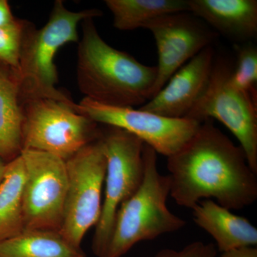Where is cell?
<instances>
[{"instance_id": "obj_1", "label": "cell", "mask_w": 257, "mask_h": 257, "mask_svg": "<svg viewBox=\"0 0 257 257\" xmlns=\"http://www.w3.org/2000/svg\"><path fill=\"white\" fill-rule=\"evenodd\" d=\"M170 196L181 207L192 209L201 201L215 199L229 210H241L257 199V174L245 152L214 120L201 123L192 138L167 157Z\"/></svg>"}, {"instance_id": "obj_2", "label": "cell", "mask_w": 257, "mask_h": 257, "mask_svg": "<svg viewBox=\"0 0 257 257\" xmlns=\"http://www.w3.org/2000/svg\"><path fill=\"white\" fill-rule=\"evenodd\" d=\"M77 52V80L85 98L104 105L142 106L150 100L156 66L140 63L126 52L108 45L94 19L83 20Z\"/></svg>"}, {"instance_id": "obj_3", "label": "cell", "mask_w": 257, "mask_h": 257, "mask_svg": "<svg viewBox=\"0 0 257 257\" xmlns=\"http://www.w3.org/2000/svg\"><path fill=\"white\" fill-rule=\"evenodd\" d=\"M101 15L100 10L96 9L72 12L67 9L63 1L57 0L43 28H35L30 23L24 38L18 71L22 102L44 98L75 105L56 87L58 74L55 57L66 44L79 42V23Z\"/></svg>"}, {"instance_id": "obj_4", "label": "cell", "mask_w": 257, "mask_h": 257, "mask_svg": "<svg viewBox=\"0 0 257 257\" xmlns=\"http://www.w3.org/2000/svg\"><path fill=\"white\" fill-rule=\"evenodd\" d=\"M145 175L140 188L121 204L109 244L103 257H122L137 243L153 240L161 235L176 232L186 221L167 206L170 180L157 167V153L144 145Z\"/></svg>"}, {"instance_id": "obj_5", "label": "cell", "mask_w": 257, "mask_h": 257, "mask_svg": "<svg viewBox=\"0 0 257 257\" xmlns=\"http://www.w3.org/2000/svg\"><path fill=\"white\" fill-rule=\"evenodd\" d=\"M23 150L45 152L67 161L100 137L97 124L70 105L52 99L22 102Z\"/></svg>"}, {"instance_id": "obj_6", "label": "cell", "mask_w": 257, "mask_h": 257, "mask_svg": "<svg viewBox=\"0 0 257 257\" xmlns=\"http://www.w3.org/2000/svg\"><path fill=\"white\" fill-rule=\"evenodd\" d=\"M100 139L106 160L104 199L92 243V252L103 257L121 204L138 191L145 175L144 144L121 128L107 126Z\"/></svg>"}, {"instance_id": "obj_7", "label": "cell", "mask_w": 257, "mask_h": 257, "mask_svg": "<svg viewBox=\"0 0 257 257\" xmlns=\"http://www.w3.org/2000/svg\"><path fill=\"white\" fill-rule=\"evenodd\" d=\"M232 69L226 59L214 61L205 92L186 117L222 123L239 142L248 165L257 174V96L233 84Z\"/></svg>"}, {"instance_id": "obj_8", "label": "cell", "mask_w": 257, "mask_h": 257, "mask_svg": "<svg viewBox=\"0 0 257 257\" xmlns=\"http://www.w3.org/2000/svg\"><path fill=\"white\" fill-rule=\"evenodd\" d=\"M67 196L60 234L81 247L86 233L99 221L106 160L100 137L66 161Z\"/></svg>"}, {"instance_id": "obj_9", "label": "cell", "mask_w": 257, "mask_h": 257, "mask_svg": "<svg viewBox=\"0 0 257 257\" xmlns=\"http://www.w3.org/2000/svg\"><path fill=\"white\" fill-rule=\"evenodd\" d=\"M25 179L23 188L25 229L60 232L67 196L66 162L35 150H22Z\"/></svg>"}, {"instance_id": "obj_10", "label": "cell", "mask_w": 257, "mask_h": 257, "mask_svg": "<svg viewBox=\"0 0 257 257\" xmlns=\"http://www.w3.org/2000/svg\"><path fill=\"white\" fill-rule=\"evenodd\" d=\"M77 111L96 124L125 130L167 157L178 152L201 124L189 118L175 119L140 108L104 105L85 97L77 104Z\"/></svg>"}, {"instance_id": "obj_11", "label": "cell", "mask_w": 257, "mask_h": 257, "mask_svg": "<svg viewBox=\"0 0 257 257\" xmlns=\"http://www.w3.org/2000/svg\"><path fill=\"white\" fill-rule=\"evenodd\" d=\"M143 28L153 35L158 54L157 77L151 98L160 92L178 69L210 46L218 36L207 24L189 12L159 17L145 23Z\"/></svg>"}, {"instance_id": "obj_12", "label": "cell", "mask_w": 257, "mask_h": 257, "mask_svg": "<svg viewBox=\"0 0 257 257\" xmlns=\"http://www.w3.org/2000/svg\"><path fill=\"white\" fill-rule=\"evenodd\" d=\"M215 61L213 47L194 56L140 109L169 118H185L205 92Z\"/></svg>"}, {"instance_id": "obj_13", "label": "cell", "mask_w": 257, "mask_h": 257, "mask_svg": "<svg viewBox=\"0 0 257 257\" xmlns=\"http://www.w3.org/2000/svg\"><path fill=\"white\" fill-rule=\"evenodd\" d=\"M189 13L219 35L248 42L257 35L256 0H188Z\"/></svg>"}, {"instance_id": "obj_14", "label": "cell", "mask_w": 257, "mask_h": 257, "mask_svg": "<svg viewBox=\"0 0 257 257\" xmlns=\"http://www.w3.org/2000/svg\"><path fill=\"white\" fill-rule=\"evenodd\" d=\"M192 211L194 222L212 236L219 252L256 247L257 229L246 218L233 214L212 199L201 201Z\"/></svg>"}, {"instance_id": "obj_15", "label": "cell", "mask_w": 257, "mask_h": 257, "mask_svg": "<svg viewBox=\"0 0 257 257\" xmlns=\"http://www.w3.org/2000/svg\"><path fill=\"white\" fill-rule=\"evenodd\" d=\"M23 124L18 72L0 62V160L5 163L21 154Z\"/></svg>"}, {"instance_id": "obj_16", "label": "cell", "mask_w": 257, "mask_h": 257, "mask_svg": "<svg viewBox=\"0 0 257 257\" xmlns=\"http://www.w3.org/2000/svg\"><path fill=\"white\" fill-rule=\"evenodd\" d=\"M0 257H87L57 231L27 230L0 241Z\"/></svg>"}, {"instance_id": "obj_17", "label": "cell", "mask_w": 257, "mask_h": 257, "mask_svg": "<svg viewBox=\"0 0 257 257\" xmlns=\"http://www.w3.org/2000/svg\"><path fill=\"white\" fill-rule=\"evenodd\" d=\"M25 172L21 155L6 164L0 182V241L25 230L23 188Z\"/></svg>"}, {"instance_id": "obj_18", "label": "cell", "mask_w": 257, "mask_h": 257, "mask_svg": "<svg viewBox=\"0 0 257 257\" xmlns=\"http://www.w3.org/2000/svg\"><path fill=\"white\" fill-rule=\"evenodd\" d=\"M113 25L121 31L143 28L150 20L172 13L189 12L188 0H106Z\"/></svg>"}, {"instance_id": "obj_19", "label": "cell", "mask_w": 257, "mask_h": 257, "mask_svg": "<svg viewBox=\"0 0 257 257\" xmlns=\"http://www.w3.org/2000/svg\"><path fill=\"white\" fill-rule=\"evenodd\" d=\"M236 64L231 81L236 87L257 96V48L251 42L235 44Z\"/></svg>"}, {"instance_id": "obj_20", "label": "cell", "mask_w": 257, "mask_h": 257, "mask_svg": "<svg viewBox=\"0 0 257 257\" xmlns=\"http://www.w3.org/2000/svg\"><path fill=\"white\" fill-rule=\"evenodd\" d=\"M30 23L16 18L8 26L0 28V62L17 72L24 38Z\"/></svg>"}, {"instance_id": "obj_21", "label": "cell", "mask_w": 257, "mask_h": 257, "mask_svg": "<svg viewBox=\"0 0 257 257\" xmlns=\"http://www.w3.org/2000/svg\"><path fill=\"white\" fill-rule=\"evenodd\" d=\"M217 249L212 243L194 241L179 250L164 248L154 257H216Z\"/></svg>"}, {"instance_id": "obj_22", "label": "cell", "mask_w": 257, "mask_h": 257, "mask_svg": "<svg viewBox=\"0 0 257 257\" xmlns=\"http://www.w3.org/2000/svg\"><path fill=\"white\" fill-rule=\"evenodd\" d=\"M15 17L12 13L9 3L6 0H0V28L8 26L15 21Z\"/></svg>"}, {"instance_id": "obj_23", "label": "cell", "mask_w": 257, "mask_h": 257, "mask_svg": "<svg viewBox=\"0 0 257 257\" xmlns=\"http://www.w3.org/2000/svg\"><path fill=\"white\" fill-rule=\"evenodd\" d=\"M221 253V257H257V248L254 246H248Z\"/></svg>"}, {"instance_id": "obj_24", "label": "cell", "mask_w": 257, "mask_h": 257, "mask_svg": "<svg viewBox=\"0 0 257 257\" xmlns=\"http://www.w3.org/2000/svg\"><path fill=\"white\" fill-rule=\"evenodd\" d=\"M5 167H6V163L0 160V182L3 179V176H4Z\"/></svg>"}]
</instances>
